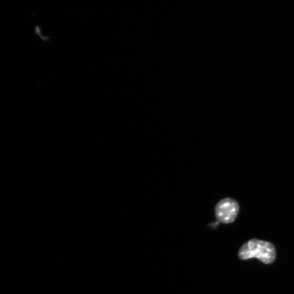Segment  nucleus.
Returning a JSON list of instances; mask_svg holds the SVG:
<instances>
[{"label": "nucleus", "mask_w": 294, "mask_h": 294, "mask_svg": "<svg viewBox=\"0 0 294 294\" xmlns=\"http://www.w3.org/2000/svg\"><path fill=\"white\" fill-rule=\"evenodd\" d=\"M238 255L241 260L255 258L265 264H269L276 260V252L271 243L254 239L242 246Z\"/></svg>", "instance_id": "f257e3e1"}, {"label": "nucleus", "mask_w": 294, "mask_h": 294, "mask_svg": "<svg viewBox=\"0 0 294 294\" xmlns=\"http://www.w3.org/2000/svg\"><path fill=\"white\" fill-rule=\"evenodd\" d=\"M239 212L238 203L231 198L223 199L215 207V216L217 220L225 224L233 222Z\"/></svg>", "instance_id": "f03ea898"}]
</instances>
